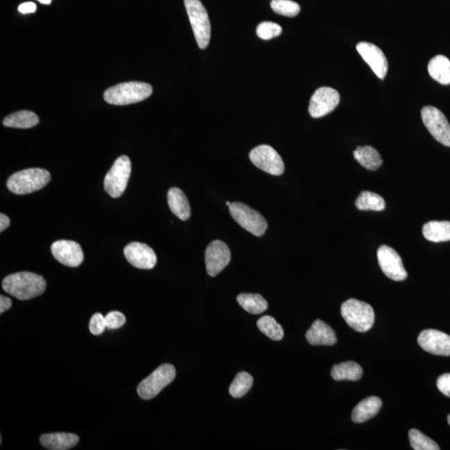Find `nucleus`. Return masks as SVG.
<instances>
[{"instance_id":"cd10ccee","label":"nucleus","mask_w":450,"mask_h":450,"mask_svg":"<svg viewBox=\"0 0 450 450\" xmlns=\"http://www.w3.org/2000/svg\"><path fill=\"white\" fill-rule=\"evenodd\" d=\"M241 306L247 312L253 315H259L268 309V302L259 294H241L237 297Z\"/></svg>"},{"instance_id":"2eb2a0df","label":"nucleus","mask_w":450,"mask_h":450,"mask_svg":"<svg viewBox=\"0 0 450 450\" xmlns=\"http://www.w3.org/2000/svg\"><path fill=\"white\" fill-rule=\"evenodd\" d=\"M123 253L128 262L140 270H151L156 266L157 256L155 251L146 243H131L125 248Z\"/></svg>"},{"instance_id":"f704fd0d","label":"nucleus","mask_w":450,"mask_h":450,"mask_svg":"<svg viewBox=\"0 0 450 450\" xmlns=\"http://www.w3.org/2000/svg\"><path fill=\"white\" fill-rule=\"evenodd\" d=\"M105 321L107 328L109 329H116L122 327L126 324V318L121 312L112 311L107 313Z\"/></svg>"},{"instance_id":"bb28decb","label":"nucleus","mask_w":450,"mask_h":450,"mask_svg":"<svg viewBox=\"0 0 450 450\" xmlns=\"http://www.w3.org/2000/svg\"><path fill=\"white\" fill-rule=\"evenodd\" d=\"M355 206L359 210L382 211L386 209V202L381 196L370 191H363L355 201Z\"/></svg>"},{"instance_id":"b1692460","label":"nucleus","mask_w":450,"mask_h":450,"mask_svg":"<svg viewBox=\"0 0 450 450\" xmlns=\"http://www.w3.org/2000/svg\"><path fill=\"white\" fill-rule=\"evenodd\" d=\"M423 235L427 241L431 242L450 241V222H428L423 227Z\"/></svg>"},{"instance_id":"393cba45","label":"nucleus","mask_w":450,"mask_h":450,"mask_svg":"<svg viewBox=\"0 0 450 450\" xmlns=\"http://www.w3.org/2000/svg\"><path fill=\"white\" fill-rule=\"evenodd\" d=\"M363 375L361 366L354 361L340 363L333 366L331 377L334 381H357Z\"/></svg>"},{"instance_id":"a211bd4d","label":"nucleus","mask_w":450,"mask_h":450,"mask_svg":"<svg viewBox=\"0 0 450 450\" xmlns=\"http://www.w3.org/2000/svg\"><path fill=\"white\" fill-rule=\"evenodd\" d=\"M307 341L312 345L330 346L336 344L337 336L334 330L324 322L317 320L305 334Z\"/></svg>"},{"instance_id":"ddd939ff","label":"nucleus","mask_w":450,"mask_h":450,"mask_svg":"<svg viewBox=\"0 0 450 450\" xmlns=\"http://www.w3.org/2000/svg\"><path fill=\"white\" fill-rule=\"evenodd\" d=\"M231 260V252L226 243L220 241L210 243L205 251L207 273L211 277L220 275Z\"/></svg>"},{"instance_id":"39448f33","label":"nucleus","mask_w":450,"mask_h":450,"mask_svg":"<svg viewBox=\"0 0 450 450\" xmlns=\"http://www.w3.org/2000/svg\"><path fill=\"white\" fill-rule=\"evenodd\" d=\"M184 5L196 42L201 49H205L208 47L211 35L207 10L200 0H184Z\"/></svg>"},{"instance_id":"6ab92c4d","label":"nucleus","mask_w":450,"mask_h":450,"mask_svg":"<svg viewBox=\"0 0 450 450\" xmlns=\"http://www.w3.org/2000/svg\"><path fill=\"white\" fill-rule=\"evenodd\" d=\"M78 437L69 433H46L40 437L43 447L51 450H68L78 443Z\"/></svg>"},{"instance_id":"4468645a","label":"nucleus","mask_w":450,"mask_h":450,"mask_svg":"<svg viewBox=\"0 0 450 450\" xmlns=\"http://www.w3.org/2000/svg\"><path fill=\"white\" fill-rule=\"evenodd\" d=\"M418 343L421 348L435 355L450 356V336L435 329H426L419 334Z\"/></svg>"},{"instance_id":"7ed1b4c3","label":"nucleus","mask_w":450,"mask_h":450,"mask_svg":"<svg viewBox=\"0 0 450 450\" xmlns=\"http://www.w3.org/2000/svg\"><path fill=\"white\" fill-rule=\"evenodd\" d=\"M51 180V173L44 168H28L14 173L7 181V187L16 195H28L40 191Z\"/></svg>"},{"instance_id":"1a4fd4ad","label":"nucleus","mask_w":450,"mask_h":450,"mask_svg":"<svg viewBox=\"0 0 450 450\" xmlns=\"http://www.w3.org/2000/svg\"><path fill=\"white\" fill-rule=\"evenodd\" d=\"M425 127L438 142L450 147V123L445 115L433 106H425L421 110Z\"/></svg>"},{"instance_id":"a878e982","label":"nucleus","mask_w":450,"mask_h":450,"mask_svg":"<svg viewBox=\"0 0 450 450\" xmlns=\"http://www.w3.org/2000/svg\"><path fill=\"white\" fill-rule=\"evenodd\" d=\"M40 119L38 115L32 111H19L9 115L3 119V126L16 129H30L38 125Z\"/></svg>"},{"instance_id":"0eeeda50","label":"nucleus","mask_w":450,"mask_h":450,"mask_svg":"<svg viewBox=\"0 0 450 450\" xmlns=\"http://www.w3.org/2000/svg\"><path fill=\"white\" fill-rule=\"evenodd\" d=\"M229 208L231 216L242 228L257 237L266 234L268 223L261 214L239 202L230 204Z\"/></svg>"},{"instance_id":"79ce46f5","label":"nucleus","mask_w":450,"mask_h":450,"mask_svg":"<svg viewBox=\"0 0 450 450\" xmlns=\"http://www.w3.org/2000/svg\"><path fill=\"white\" fill-rule=\"evenodd\" d=\"M226 205L228 206V207H229V206L230 205V203L229 201H227V202H226Z\"/></svg>"},{"instance_id":"dca6fc26","label":"nucleus","mask_w":450,"mask_h":450,"mask_svg":"<svg viewBox=\"0 0 450 450\" xmlns=\"http://www.w3.org/2000/svg\"><path fill=\"white\" fill-rule=\"evenodd\" d=\"M51 251L53 257L66 266L78 267L84 261V253L81 247L74 241H56L53 243Z\"/></svg>"},{"instance_id":"a19ab883","label":"nucleus","mask_w":450,"mask_h":450,"mask_svg":"<svg viewBox=\"0 0 450 450\" xmlns=\"http://www.w3.org/2000/svg\"><path fill=\"white\" fill-rule=\"evenodd\" d=\"M448 423L450 425V415L448 416Z\"/></svg>"},{"instance_id":"c756f323","label":"nucleus","mask_w":450,"mask_h":450,"mask_svg":"<svg viewBox=\"0 0 450 450\" xmlns=\"http://www.w3.org/2000/svg\"><path fill=\"white\" fill-rule=\"evenodd\" d=\"M254 379L250 374L241 372L236 375L230 387V394L234 398L245 396L253 386Z\"/></svg>"},{"instance_id":"6e6552de","label":"nucleus","mask_w":450,"mask_h":450,"mask_svg":"<svg viewBox=\"0 0 450 450\" xmlns=\"http://www.w3.org/2000/svg\"><path fill=\"white\" fill-rule=\"evenodd\" d=\"M130 175L131 161L129 157H119L105 176V191L112 198L121 197L126 191Z\"/></svg>"},{"instance_id":"c9c22d12","label":"nucleus","mask_w":450,"mask_h":450,"mask_svg":"<svg viewBox=\"0 0 450 450\" xmlns=\"http://www.w3.org/2000/svg\"><path fill=\"white\" fill-rule=\"evenodd\" d=\"M438 389L447 397L450 398V374H444L438 379Z\"/></svg>"},{"instance_id":"e433bc0d","label":"nucleus","mask_w":450,"mask_h":450,"mask_svg":"<svg viewBox=\"0 0 450 450\" xmlns=\"http://www.w3.org/2000/svg\"><path fill=\"white\" fill-rule=\"evenodd\" d=\"M20 13L26 15V14H33L37 10V6L35 3L33 2H26L21 3L18 8Z\"/></svg>"},{"instance_id":"412c9836","label":"nucleus","mask_w":450,"mask_h":450,"mask_svg":"<svg viewBox=\"0 0 450 450\" xmlns=\"http://www.w3.org/2000/svg\"><path fill=\"white\" fill-rule=\"evenodd\" d=\"M382 407L381 399L372 396V397L367 398L362 400L358 404L352 413V420L354 423L362 424L366 421L372 419L373 417L377 415Z\"/></svg>"},{"instance_id":"ea45409f","label":"nucleus","mask_w":450,"mask_h":450,"mask_svg":"<svg viewBox=\"0 0 450 450\" xmlns=\"http://www.w3.org/2000/svg\"><path fill=\"white\" fill-rule=\"evenodd\" d=\"M38 1L43 5H51L52 0H38Z\"/></svg>"},{"instance_id":"4c0bfd02","label":"nucleus","mask_w":450,"mask_h":450,"mask_svg":"<svg viewBox=\"0 0 450 450\" xmlns=\"http://www.w3.org/2000/svg\"><path fill=\"white\" fill-rule=\"evenodd\" d=\"M12 306V301L8 297L0 296V313H3L10 309Z\"/></svg>"},{"instance_id":"f03ea898","label":"nucleus","mask_w":450,"mask_h":450,"mask_svg":"<svg viewBox=\"0 0 450 450\" xmlns=\"http://www.w3.org/2000/svg\"><path fill=\"white\" fill-rule=\"evenodd\" d=\"M152 93V86L147 83L127 82L107 89L104 98L110 105H128L146 100Z\"/></svg>"},{"instance_id":"473e14b6","label":"nucleus","mask_w":450,"mask_h":450,"mask_svg":"<svg viewBox=\"0 0 450 450\" xmlns=\"http://www.w3.org/2000/svg\"><path fill=\"white\" fill-rule=\"evenodd\" d=\"M256 34L264 40L274 39L282 34V27L273 22H263L259 24Z\"/></svg>"},{"instance_id":"9b49d317","label":"nucleus","mask_w":450,"mask_h":450,"mask_svg":"<svg viewBox=\"0 0 450 450\" xmlns=\"http://www.w3.org/2000/svg\"><path fill=\"white\" fill-rule=\"evenodd\" d=\"M340 96L337 90L329 87L318 89L309 102V113L317 119L325 116L334 110L340 104Z\"/></svg>"},{"instance_id":"4be33fe9","label":"nucleus","mask_w":450,"mask_h":450,"mask_svg":"<svg viewBox=\"0 0 450 450\" xmlns=\"http://www.w3.org/2000/svg\"><path fill=\"white\" fill-rule=\"evenodd\" d=\"M429 76L441 85H450V60L444 55H437L428 64Z\"/></svg>"},{"instance_id":"58836bf2","label":"nucleus","mask_w":450,"mask_h":450,"mask_svg":"<svg viewBox=\"0 0 450 450\" xmlns=\"http://www.w3.org/2000/svg\"><path fill=\"white\" fill-rule=\"evenodd\" d=\"M10 220L9 217L3 214H0V231L3 232V230H6L10 226Z\"/></svg>"},{"instance_id":"20e7f679","label":"nucleus","mask_w":450,"mask_h":450,"mask_svg":"<svg viewBox=\"0 0 450 450\" xmlns=\"http://www.w3.org/2000/svg\"><path fill=\"white\" fill-rule=\"evenodd\" d=\"M341 315L350 328L365 333L373 327L374 312L371 305L355 299H350L341 305Z\"/></svg>"},{"instance_id":"9d476101","label":"nucleus","mask_w":450,"mask_h":450,"mask_svg":"<svg viewBox=\"0 0 450 450\" xmlns=\"http://www.w3.org/2000/svg\"><path fill=\"white\" fill-rule=\"evenodd\" d=\"M250 159L256 167L272 175H282L284 172V161L275 148L263 144L251 150Z\"/></svg>"},{"instance_id":"c85d7f7f","label":"nucleus","mask_w":450,"mask_h":450,"mask_svg":"<svg viewBox=\"0 0 450 450\" xmlns=\"http://www.w3.org/2000/svg\"><path fill=\"white\" fill-rule=\"evenodd\" d=\"M260 331L271 338L272 340L279 341L284 338V329L273 317L266 315L260 318L257 322Z\"/></svg>"},{"instance_id":"2f4dec72","label":"nucleus","mask_w":450,"mask_h":450,"mask_svg":"<svg viewBox=\"0 0 450 450\" xmlns=\"http://www.w3.org/2000/svg\"><path fill=\"white\" fill-rule=\"evenodd\" d=\"M270 6L276 14L295 17L300 12V6L292 0H272Z\"/></svg>"},{"instance_id":"f8f14e48","label":"nucleus","mask_w":450,"mask_h":450,"mask_svg":"<svg viewBox=\"0 0 450 450\" xmlns=\"http://www.w3.org/2000/svg\"><path fill=\"white\" fill-rule=\"evenodd\" d=\"M379 267L387 277L395 282H403L408 277L401 258L393 248L382 245L377 252Z\"/></svg>"},{"instance_id":"7c9ffc66","label":"nucleus","mask_w":450,"mask_h":450,"mask_svg":"<svg viewBox=\"0 0 450 450\" xmlns=\"http://www.w3.org/2000/svg\"><path fill=\"white\" fill-rule=\"evenodd\" d=\"M410 444L415 450H439L440 448L431 438L424 435L418 429H413L408 432Z\"/></svg>"},{"instance_id":"f257e3e1","label":"nucleus","mask_w":450,"mask_h":450,"mask_svg":"<svg viewBox=\"0 0 450 450\" xmlns=\"http://www.w3.org/2000/svg\"><path fill=\"white\" fill-rule=\"evenodd\" d=\"M46 286L42 276L31 272H19L3 280V291L19 300H31L44 294Z\"/></svg>"},{"instance_id":"5701e85b","label":"nucleus","mask_w":450,"mask_h":450,"mask_svg":"<svg viewBox=\"0 0 450 450\" xmlns=\"http://www.w3.org/2000/svg\"><path fill=\"white\" fill-rule=\"evenodd\" d=\"M354 159L368 171H374L381 166L383 159L379 153L371 146H358L354 151Z\"/></svg>"},{"instance_id":"72a5a7b5","label":"nucleus","mask_w":450,"mask_h":450,"mask_svg":"<svg viewBox=\"0 0 450 450\" xmlns=\"http://www.w3.org/2000/svg\"><path fill=\"white\" fill-rule=\"evenodd\" d=\"M89 331L94 336H100L105 332L106 326L105 317L103 316L101 313H94L89 321Z\"/></svg>"},{"instance_id":"f3484780","label":"nucleus","mask_w":450,"mask_h":450,"mask_svg":"<svg viewBox=\"0 0 450 450\" xmlns=\"http://www.w3.org/2000/svg\"><path fill=\"white\" fill-rule=\"evenodd\" d=\"M356 49L374 73L383 80L388 72V60L381 49L374 44L367 42L358 43Z\"/></svg>"},{"instance_id":"423d86ee","label":"nucleus","mask_w":450,"mask_h":450,"mask_svg":"<svg viewBox=\"0 0 450 450\" xmlns=\"http://www.w3.org/2000/svg\"><path fill=\"white\" fill-rule=\"evenodd\" d=\"M176 370L172 365L164 364L156 369L150 377L144 379L138 386V394L143 399H151L173 381Z\"/></svg>"},{"instance_id":"aec40b11","label":"nucleus","mask_w":450,"mask_h":450,"mask_svg":"<svg viewBox=\"0 0 450 450\" xmlns=\"http://www.w3.org/2000/svg\"><path fill=\"white\" fill-rule=\"evenodd\" d=\"M168 204L171 212L181 220H188L191 216V205L184 193L179 188H172L168 192Z\"/></svg>"}]
</instances>
